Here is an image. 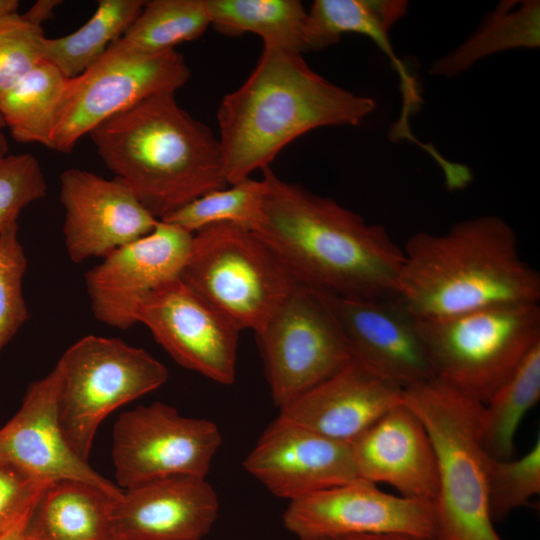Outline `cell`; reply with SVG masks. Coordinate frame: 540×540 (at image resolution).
<instances>
[{
  "mask_svg": "<svg viewBox=\"0 0 540 540\" xmlns=\"http://www.w3.org/2000/svg\"><path fill=\"white\" fill-rule=\"evenodd\" d=\"M398 300L415 317H445L486 307L539 303L540 275L520 255L514 229L484 215L446 232L408 238Z\"/></svg>",
  "mask_w": 540,
  "mask_h": 540,
  "instance_id": "3",
  "label": "cell"
},
{
  "mask_svg": "<svg viewBox=\"0 0 540 540\" xmlns=\"http://www.w3.org/2000/svg\"><path fill=\"white\" fill-rule=\"evenodd\" d=\"M143 0H100L92 17L73 33L44 36L42 60L72 79L94 64L130 27L142 10Z\"/></svg>",
  "mask_w": 540,
  "mask_h": 540,
  "instance_id": "26",
  "label": "cell"
},
{
  "mask_svg": "<svg viewBox=\"0 0 540 540\" xmlns=\"http://www.w3.org/2000/svg\"><path fill=\"white\" fill-rule=\"evenodd\" d=\"M18 229L16 222L0 233V351L29 318L23 296L27 258Z\"/></svg>",
  "mask_w": 540,
  "mask_h": 540,
  "instance_id": "31",
  "label": "cell"
},
{
  "mask_svg": "<svg viewBox=\"0 0 540 540\" xmlns=\"http://www.w3.org/2000/svg\"><path fill=\"white\" fill-rule=\"evenodd\" d=\"M209 26L205 0L145 1L130 27L113 43L130 51L160 53L199 38Z\"/></svg>",
  "mask_w": 540,
  "mask_h": 540,
  "instance_id": "28",
  "label": "cell"
},
{
  "mask_svg": "<svg viewBox=\"0 0 540 540\" xmlns=\"http://www.w3.org/2000/svg\"><path fill=\"white\" fill-rule=\"evenodd\" d=\"M31 511L26 514L20 521H18L13 527L1 534L0 540H28L26 536V525Z\"/></svg>",
  "mask_w": 540,
  "mask_h": 540,
  "instance_id": "37",
  "label": "cell"
},
{
  "mask_svg": "<svg viewBox=\"0 0 540 540\" xmlns=\"http://www.w3.org/2000/svg\"><path fill=\"white\" fill-rule=\"evenodd\" d=\"M243 465L269 492L289 501L360 479L350 443L280 417L264 430Z\"/></svg>",
  "mask_w": 540,
  "mask_h": 540,
  "instance_id": "18",
  "label": "cell"
},
{
  "mask_svg": "<svg viewBox=\"0 0 540 540\" xmlns=\"http://www.w3.org/2000/svg\"><path fill=\"white\" fill-rule=\"evenodd\" d=\"M415 318L435 378L482 404L540 342L538 303Z\"/></svg>",
  "mask_w": 540,
  "mask_h": 540,
  "instance_id": "6",
  "label": "cell"
},
{
  "mask_svg": "<svg viewBox=\"0 0 540 540\" xmlns=\"http://www.w3.org/2000/svg\"><path fill=\"white\" fill-rule=\"evenodd\" d=\"M117 500L86 482H51L30 513L27 539L115 540L113 510Z\"/></svg>",
  "mask_w": 540,
  "mask_h": 540,
  "instance_id": "22",
  "label": "cell"
},
{
  "mask_svg": "<svg viewBox=\"0 0 540 540\" xmlns=\"http://www.w3.org/2000/svg\"><path fill=\"white\" fill-rule=\"evenodd\" d=\"M19 1L17 0H0V16L17 12Z\"/></svg>",
  "mask_w": 540,
  "mask_h": 540,
  "instance_id": "38",
  "label": "cell"
},
{
  "mask_svg": "<svg viewBox=\"0 0 540 540\" xmlns=\"http://www.w3.org/2000/svg\"><path fill=\"white\" fill-rule=\"evenodd\" d=\"M88 135L114 177L158 220L227 186L218 137L175 93L151 96Z\"/></svg>",
  "mask_w": 540,
  "mask_h": 540,
  "instance_id": "4",
  "label": "cell"
},
{
  "mask_svg": "<svg viewBox=\"0 0 540 540\" xmlns=\"http://www.w3.org/2000/svg\"><path fill=\"white\" fill-rule=\"evenodd\" d=\"M5 128L6 125L0 113V155H6L9 149L8 141L4 132Z\"/></svg>",
  "mask_w": 540,
  "mask_h": 540,
  "instance_id": "39",
  "label": "cell"
},
{
  "mask_svg": "<svg viewBox=\"0 0 540 540\" xmlns=\"http://www.w3.org/2000/svg\"><path fill=\"white\" fill-rule=\"evenodd\" d=\"M180 278L240 331L255 334L300 284L263 239L233 223L193 233Z\"/></svg>",
  "mask_w": 540,
  "mask_h": 540,
  "instance_id": "7",
  "label": "cell"
},
{
  "mask_svg": "<svg viewBox=\"0 0 540 540\" xmlns=\"http://www.w3.org/2000/svg\"><path fill=\"white\" fill-rule=\"evenodd\" d=\"M337 540H437L436 538L418 536L401 532H382L359 534L343 537Z\"/></svg>",
  "mask_w": 540,
  "mask_h": 540,
  "instance_id": "35",
  "label": "cell"
},
{
  "mask_svg": "<svg viewBox=\"0 0 540 540\" xmlns=\"http://www.w3.org/2000/svg\"><path fill=\"white\" fill-rule=\"evenodd\" d=\"M42 25L18 11L0 16V96L41 63Z\"/></svg>",
  "mask_w": 540,
  "mask_h": 540,
  "instance_id": "32",
  "label": "cell"
},
{
  "mask_svg": "<svg viewBox=\"0 0 540 540\" xmlns=\"http://www.w3.org/2000/svg\"><path fill=\"white\" fill-rule=\"evenodd\" d=\"M192 241L193 233L158 220L150 233L103 257L85 274L94 318L122 330L137 324L139 301L181 276Z\"/></svg>",
  "mask_w": 540,
  "mask_h": 540,
  "instance_id": "14",
  "label": "cell"
},
{
  "mask_svg": "<svg viewBox=\"0 0 540 540\" xmlns=\"http://www.w3.org/2000/svg\"><path fill=\"white\" fill-rule=\"evenodd\" d=\"M68 81L42 61L0 96V113L15 141L49 148Z\"/></svg>",
  "mask_w": 540,
  "mask_h": 540,
  "instance_id": "25",
  "label": "cell"
},
{
  "mask_svg": "<svg viewBox=\"0 0 540 540\" xmlns=\"http://www.w3.org/2000/svg\"><path fill=\"white\" fill-rule=\"evenodd\" d=\"M266 191L263 178H247L205 193L161 220L190 233L217 223L253 230L261 218Z\"/></svg>",
  "mask_w": 540,
  "mask_h": 540,
  "instance_id": "29",
  "label": "cell"
},
{
  "mask_svg": "<svg viewBox=\"0 0 540 540\" xmlns=\"http://www.w3.org/2000/svg\"><path fill=\"white\" fill-rule=\"evenodd\" d=\"M60 369L32 382L18 412L0 429V461L32 478L92 484L119 499L123 490L97 473L68 443L58 419Z\"/></svg>",
  "mask_w": 540,
  "mask_h": 540,
  "instance_id": "17",
  "label": "cell"
},
{
  "mask_svg": "<svg viewBox=\"0 0 540 540\" xmlns=\"http://www.w3.org/2000/svg\"><path fill=\"white\" fill-rule=\"evenodd\" d=\"M267 191L253 228L299 283L344 297H396L403 250L384 226L262 170Z\"/></svg>",
  "mask_w": 540,
  "mask_h": 540,
  "instance_id": "1",
  "label": "cell"
},
{
  "mask_svg": "<svg viewBox=\"0 0 540 540\" xmlns=\"http://www.w3.org/2000/svg\"><path fill=\"white\" fill-rule=\"evenodd\" d=\"M283 523L299 540L382 532L436 538L433 502L392 495L361 479L290 501Z\"/></svg>",
  "mask_w": 540,
  "mask_h": 540,
  "instance_id": "13",
  "label": "cell"
},
{
  "mask_svg": "<svg viewBox=\"0 0 540 540\" xmlns=\"http://www.w3.org/2000/svg\"><path fill=\"white\" fill-rule=\"evenodd\" d=\"M219 513L203 477L176 476L123 491L113 510L115 540H202Z\"/></svg>",
  "mask_w": 540,
  "mask_h": 540,
  "instance_id": "19",
  "label": "cell"
},
{
  "mask_svg": "<svg viewBox=\"0 0 540 540\" xmlns=\"http://www.w3.org/2000/svg\"><path fill=\"white\" fill-rule=\"evenodd\" d=\"M56 364L59 423L72 449L87 462L103 420L156 390L169 376L166 366L144 349L96 335L77 340Z\"/></svg>",
  "mask_w": 540,
  "mask_h": 540,
  "instance_id": "8",
  "label": "cell"
},
{
  "mask_svg": "<svg viewBox=\"0 0 540 540\" xmlns=\"http://www.w3.org/2000/svg\"><path fill=\"white\" fill-rule=\"evenodd\" d=\"M376 108L313 71L302 53L263 47L247 80L222 99L217 120L227 184L250 178L299 136L324 126L359 125Z\"/></svg>",
  "mask_w": 540,
  "mask_h": 540,
  "instance_id": "2",
  "label": "cell"
},
{
  "mask_svg": "<svg viewBox=\"0 0 540 540\" xmlns=\"http://www.w3.org/2000/svg\"><path fill=\"white\" fill-rule=\"evenodd\" d=\"M222 443L218 426L163 402L123 413L113 428L112 460L126 489L176 476L206 478Z\"/></svg>",
  "mask_w": 540,
  "mask_h": 540,
  "instance_id": "11",
  "label": "cell"
},
{
  "mask_svg": "<svg viewBox=\"0 0 540 540\" xmlns=\"http://www.w3.org/2000/svg\"><path fill=\"white\" fill-rule=\"evenodd\" d=\"M256 336L279 409L352 360L340 328L317 291L301 283Z\"/></svg>",
  "mask_w": 540,
  "mask_h": 540,
  "instance_id": "10",
  "label": "cell"
},
{
  "mask_svg": "<svg viewBox=\"0 0 540 540\" xmlns=\"http://www.w3.org/2000/svg\"><path fill=\"white\" fill-rule=\"evenodd\" d=\"M211 26L221 34L254 33L264 47L303 53L308 11L298 0H205Z\"/></svg>",
  "mask_w": 540,
  "mask_h": 540,
  "instance_id": "23",
  "label": "cell"
},
{
  "mask_svg": "<svg viewBox=\"0 0 540 540\" xmlns=\"http://www.w3.org/2000/svg\"><path fill=\"white\" fill-rule=\"evenodd\" d=\"M361 480L394 487L401 496L434 502L435 450L419 417L401 400L351 443Z\"/></svg>",
  "mask_w": 540,
  "mask_h": 540,
  "instance_id": "20",
  "label": "cell"
},
{
  "mask_svg": "<svg viewBox=\"0 0 540 540\" xmlns=\"http://www.w3.org/2000/svg\"><path fill=\"white\" fill-rule=\"evenodd\" d=\"M135 320L179 365L220 384L234 382L240 330L180 277L147 293Z\"/></svg>",
  "mask_w": 540,
  "mask_h": 540,
  "instance_id": "12",
  "label": "cell"
},
{
  "mask_svg": "<svg viewBox=\"0 0 540 540\" xmlns=\"http://www.w3.org/2000/svg\"><path fill=\"white\" fill-rule=\"evenodd\" d=\"M539 399L540 342L483 404L480 437L488 456L498 460L512 458L518 426Z\"/></svg>",
  "mask_w": 540,
  "mask_h": 540,
  "instance_id": "27",
  "label": "cell"
},
{
  "mask_svg": "<svg viewBox=\"0 0 540 540\" xmlns=\"http://www.w3.org/2000/svg\"><path fill=\"white\" fill-rule=\"evenodd\" d=\"M402 401L425 426L436 454V539L502 540L489 508L483 404L436 378L404 389Z\"/></svg>",
  "mask_w": 540,
  "mask_h": 540,
  "instance_id": "5",
  "label": "cell"
},
{
  "mask_svg": "<svg viewBox=\"0 0 540 540\" xmlns=\"http://www.w3.org/2000/svg\"><path fill=\"white\" fill-rule=\"evenodd\" d=\"M190 78L182 54H146L112 43L88 69L69 79L49 149L70 153L94 128L143 100L175 93Z\"/></svg>",
  "mask_w": 540,
  "mask_h": 540,
  "instance_id": "9",
  "label": "cell"
},
{
  "mask_svg": "<svg viewBox=\"0 0 540 540\" xmlns=\"http://www.w3.org/2000/svg\"><path fill=\"white\" fill-rule=\"evenodd\" d=\"M49 483L36 480L14 465L0 461V535L32 510Z\"/></svg>",
  "mask_w": 540,
  "mask_h": 540,
  "instance_id": "34",
  "label": "cell"
},
{
  "mask_svg": "<svg viewBox=\"0 0 540 540\" xmlns=\"http://www.w3.org/2000/svg\"><path fill=\"white\" fill-rule=\"evenodd\" d=\"M540 45V2L502 1L484 25L454 51L434 62L433 76L454 77L491 54Z\"/></svg>",
  "mask_w": 540,
  "mask_h": 540,
  "instance_id": "24",
  "label": "cell"
},
{
  "mask_svg": "<svg viewBox=\"0 0 540 540\" xmlns=\"http://www.w3.org/2000/svg\"><path fill=\"white\" fill-rule=\"evenodd\" d=\"M59 3L60 1L55 0H40L24 14L32 21L42 25L44 21L52 17L54 9Z\"/></svg>",
  "mask_w": 540,
  "mask_h": 540,
  "instance_id": "36",
  "label": "cell"
},
{
  "mask_svg": "<svg viewBox=\"0 0 540 540\" xmlns=\"http://www.w3.org/2000/svg\"><path fill=\"white\" fill-rule=\"evenodd\" d=\"M403 389L352 359L280 409L279 416L335 441L351 443L402 400Z\"/></svg>",
  "mask_w": 540,
  "mask_h": 540,
  "instance_id": "21",
  "label": "cell"
},
{
  "mask_svg": "<svg viewBox=\"0 0 540 540\" xmlns=\"http://www.w3.org/2000/svg\"><path fill=\"white\" fill-rule=\"evenodd\" d=\"M488 500L493 521L529 505L540 493V438L518 459L498 460L489 456Z\"/></svg>",
  "mask_w": 540,
  "mask_h": 540,
  "instance_id": "30",
  "label": "cell"
},
{
  "mask_svg": "<svg viewBox=\"0 0 540 540\" xmlns=\"http://www.w3.org/2000/svg\"><path fill=\"white\" fill-rule=\"evenodd\" d=\"M64 243L73 263L105 257L156 226V219L117 177L69 168L60 175Z\"/></svg>",
  "mask_w": 540,
  "mask_h": 540,
  "instance_id": "16",
  "label": "cell"
},
{
  "mask_svg": "<svg viewBox=\"0 0 540 540\" xmlns=\"http://www.w3.org/2000/svg\"><path fill=\"white\" fill-rule=\"evenodd\" d=\"M316 291L352 359L403 390L435 378L416 318L397 297L354 298Z\"/></svg>",
  "mask_w": 540,
  "mask_h": 540,
  "instance_id": "15",
  "label": "cell"
},
{
  "mask_svg": "<svg viewBox=\"0 0 540 540\" xmlns=\"http://www.w3.org/2000/svg\"><path fill=\"white\" fill-rule=\"evenodd\" d=\"M46 195L45 175L33 154L0 155V233L17 222L25 207Z\"/></svg>",
  "mask_w": 540,
  "mask_h": 540,
  "instance_id": "33",
  "label": "cell"
}]
</instances>
